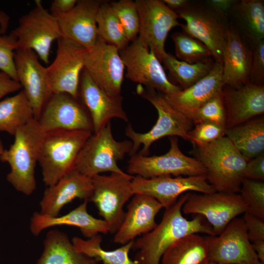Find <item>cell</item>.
I'll list each match as a JSON object with an SVG mask.
<instances>
[{
  "label": "cell",
  "mask_w": 264,
  "mask_h": 264,
  "mask_svg": "<svg viewBox=\"0 0 264 264\" xmlns=\"http://www.w3.org/2000/svg\"><path fill=\"white\" fill-rule=\"evenodd\" d=\"M189 193L183 194L172 206L165 209L161 221L149 232L133 241L132 249L136 250L137 264H161L163 255L177 240L193 233L215 236L211 226L203 222L198 215L188 220L182 214V207Z\"/></svg>",
  "instance_id": "6da1fadb"
},
{
  "label": "cell",
  "mask_w": 264,
  "mask_h": 264,
  "mask_svg": "<svg viewBox=\"0 0 264 264\" xmlns=\"http://www.w3.org/2000/svg\"><path fill=\"white\" fill-rule=\"evenodd\" d=\"M193 154L205 169L206 179L216 192H240L248 161L227 136L194 146Z\"/></svg>",
  "instance_id": "7a4b0ae2"
},
{
  "label": "cell",
  "mask_w": 264,
  "mask_h": 264,
  "mask_svg": "<svg viewBox=\"0 0 264 264\" xmlns=\"http://www.w3.org/2000/svg\"><path fill=\"white\" fill-rule=\"evenodd\" d=\"M44 134L38 120L33 118L18 129L13 143L0 156V160L11 168L7 180L17 191L27 196L36 189L35 169Z\"/></svg>",
  "instance_id": "3957f363"
},
{
  "label": "cell",
  "mask_w": 264,
  "mask_h": 264,
  "mask_svg": "<svg viewBox=\"0 0 264 264\" xmlns=\"http://www.w3.org/2000/svg\"><path fill=\"white\" fill-rule=\"evenodd\" d=\"M92 132L83 130L45 132L38 162L47 187L75 169L77 157Z\"/></svg>",
  "instance_id": "277c9868"
},
{
  "label": "cell",
  "mask_w": 264,
  "mask_h": 264,
  "mask_svg": "<svg viewBox=\"0 0 264 264\" xmlns=\"http://www.w3.org/2000/svg\"><path fill=\"white\" fill-rule=\"evenodd\" d=\"M137 92L155 108L158 113V118L152 129L144 133L136 132L130 124L128 125L125 134L133 144L131 155L136 154L141 145L142 148L138 154L148 155L151 145L165 136H179L189 141L188 132L192 130L193 123L173 108L162 93L153 89H144L140 85L137 88Z\"/></svg>",
  "instance_id": "5b68a950"
},
{
  "label": "cell",
  "mask_w": 264,
  "mask_h": 264,
  "mask_svg": "<svg viewBox=\"0 0 264 264\" xmlns=\"http://www.w3.org/2000/svg\"><path fill=\"white\" fill-rule=\"evenodd\" d=\"M132 146L131 140L114 139L109 122L87 139L77 157L75 169L90 178L105 172L124 174L117 162L127 154L131 155Z\"/></svg>",
  "instance_id": "8992f818"
},
{
  "label": "cell",
  "mask_w": 264,
  "mask_h": 264,
  "mask_svg": "<svg viewBox=\"0 0 264 264\" xmlns=\"http://www.w3.org/2000/svg\"><path fill=\"white\" fill-rule=\"evenodd\" d=\"M186 22L180 24L183 32L198 40L211 51L214 62L222 65L229 23L228 19L205 1H191L176 11Z\"/></svg>",
  "instance_id": "52a82bcc"
},
{
  "label": "cell",
  "mask_w": 264,
  "mask_h": 264,
  "mask_svg": "<svg viewBox=\"0 0 264 264\" xmlns=\"http://www.w3.org/2000/svg\"><path fill=\"white\" fill-rule=\"evenodd\" d=\"M133 177L126 173H111L91 178L93 189L89 201L95 204L111 234H115L122 224L124 205L135 194L132 185Z\"/></svg>",
  "instance_id": "ba28073f"
},
{
  "label": "cell",
  "mask_w": 264,
  "mask_h": 264,
  "mask_svg": "<svg viewBox=\"0 0 264 264\" xmlns=\"http://www.w3.org/2000/svg\"><path fill=\"white\" fill-rule=\"evenodd\" d=\"M169 138L170 148L164 154L150 156L136 153L130 155L128 174L145 178L166 176H206V171L203 165L196 158L181 152L176 136Z\"/></svg>",
  "instance_id": "9c48e42d"
},
{
  "label": "cell",
  "mask_w": 264,
  "mask_h": 264,
  "mask_svg": "<svg viewBox=\"0 0 264 264\" xmlns=\"http://www.w3.org/2000/svg\"><path fill=\"white\" fill-rule=\"evenodd\" d=\"M17 39V49H30L45 64L49 62L52 43L61 37L57 19L44 9L41 0L19 19L11 32Z\"/></svg>",
  "instance_id": "30bf717a"
},
{
  "label": "cell",
  "mask_w": 264,
  "mask_h": 264,
  "mask_svg": "<svg viewBox=\"0 0 264 264\" xmlns=\"http://www.w3.org/2000/svg\"><path fill=\"white\" fill-rule=\"evenodd\" d=\"M119 54L126 68V77L132 81L163 94L182 89L169 80L159 60L137 37Z\"/></svg>",
  "instance_id": "8fae6325"
},
{
  "label": "cell",
  "mask_w": 264,
  "mask_h": 264,
  "mask_svg": "<svg viewBox=\"0 0 264 264\" xmlns=\"http://www.w3.org/2000/svg\"><path fill=\"white\" fill-rule=\"evenodd\" d=\"M135 2L139 18L137 38L162 62L166 54V39L173 28L180 26L179 17L161 0H136Z\"/></svg>",
  "instance_id": "7c38bea8"
},
{
  "label": "cell",
  "mask_w": 264,
  "mask_h": 264,
  "mask_svg": "<svg viewBox=\"0 0 264 264\" xmlns=\"http://www.w3.org/2000/svg\"><path fill=\"white\" fill-rule=\"evenodd\" d=\"M247 211V206L240 194L218 192L189 193L182 207L185 214L204 216L215 236L220 235L232 220Z\"/></svg>",
  "instance_id": "4fadbf2b"
},
{
  "label": "cell",
  "mask_w": 264,
  "mask_h": 264,
  "mask_svg": "<svg viewBox=\"0 0 264 264\" xmlns=\"http://www.w3.org/2000/svg\"><path fill=\"white\" fill-rule=\"evenodd\" d=\"M57 41L55 58L46 67L51 91L67 93L78 99L80 76L88 49L63 37Z\"/></svg>",
  "instance_id": "5bb4252c"
},
{
  "label": "cell",
  "mask_w": 264,
  "mask_h": 264,
  "mask_svg": "<svg viewBox=\"0 0 264 264\" xmlns=\"http://www.w3.org/2000/svg\"><path fill=\"white\" fill-rule=\"evenodd\" d=\"M84 68L106 92L113 96L121 95L125 66L116 47L98 36L94 45L88 49Z\"/></svg>",
  "instance_id": "9a60e30c"
},
{
  "label": "cell",
  "mask_w": 264,
  "mask_h": 264,
  "mask_svg": "<svg viewBox=\"0 0 264 264\" xmlns=\"http://www.w3.org/2000/svg\"><path fill=\"white\" fill-rule=\"evenodd\" d=\"M44 132L58 131L93 132L90 116L82 103L65 93H53L38 119Z\"/></svg>",
  "instance_id": "2e32d148"
},
{
  "label": "cell",
  "mask_w": 264,
  "mask_h": 264,
  "mask_svg": "<svg viewBox=\"0 0 264 264\" xmlns=\"http://www.w3.org/2000/svg\"><path fill=\"white\" fill-rule=\"evenodd\" d=\"M211 263L254 264L258 260L242 218H235L218 236L206 237Z\"/></svg>",
  "instance_id": "e0dca14e"
},
{
  "label": "cell",
  "mask_w": 264,
  "mask_h": 264,
  "mask_svg": "<svg viewBox=\"0 0 264 264\" xmlns=\"http://www.w3.org/2000/svg\"><path fill=\"white\" fill-rule=\"evenodd\" d=\"M135 194H145L155 198L162 208L174 205L180 196L189 191L201 193L216 192L204 176H161L145 178L138 176L132 181Z\"/></svg>",
  "instance_id": "ac0fdd59"
},
{
  "label": "cell",
  "mask_w": 264,
  "mask_h": 264,
  "mask_svg": "<svg viewBox=\"0 0 264 264\" xmlns=\"http://www.w3.org/2000/svg\"><path fill=\"white\" fill-rule=\"evenodd\" d=\"M38 59L36 53L30 49L18 48L14 54L18 81L23 88L32 107L34 118L37 120L53 94L46 68Z\"/></svg>",
  "instance_id": "d6986e66"
},
{
  "label": "cell",
  "mask_w": 264,
  "mask_h": 264,
  "mask_svg": "<svg viewBox=\"0 0 264 264\" xmlns=\"http://www.w3.org/2000/svg\"><path fill=\"white\" fill-rule=\"evenodd\" d=\"M79 97L90 116L93 133L105 127L113 118L128 121L122 105L123 97L106 92L93 81L85 68L80 76Z\"/></svg>",
  "instance_id": "ffe728a7"
},
{
  "label": "cell",
  "mask_w": 264,
  "mask_h": 264,
  "mask_svg": "<svg viewBox=\"0 0 264 264\" xmlns=\"http://www.w3.org/2000/svg\"><path fill=\"white\" fill-rule=\"evenodd\" d=\"M102 2L98 0H79L69 12L56 17L61 37L72 41L88 49L92 47L98 37L96 17Z\"/></svg>",
  "instance_id": "44dd1931"
},
{
  "label": "cell",
  "mask_w": 264,
  "mask_h": 264,
  "mask_svg": "<svg viewBox=\"0 0 264 264\" xmlns=\"http://www.w3.org/2000/svg\"><path fill=\"white\" fill-rule=\"evenodd\" d=\"M162 208L153 197L135 194L127 206L123 221L114 234L113 242L124 245L152 230L157 225L155 218Z\"/></svg>",
  "instance_id": "7402d4cb"
},
{
  "label": "cell",
  "mask_w": 264,
  "mask_h": 264,
  "mask_svg": "<svg viewBox=\"0 0 264 264\" xmlns=\"http://www.w3.org/2000/svg\"><path fill=\"white\" fill-rule=\"evenodd\" d=\"M92 189L91 178L74 169L54 185L47 187L40 203V213L57 217L65 205L76 198L89 201Z\"/></svg>",
  "instance_id": "603a6c76"
},
{
  "label": "cell",
  "mask_w": 264,
  "mask_h": 264,
  "mask_svg": "<svg viewBox=\"0 0 264 264\" xmlns=\"http://www.w3.org/2000/svg\"><path fill=\"white\" fill-rule=\"evenodd\" d=\"M222 65L216 62L210 72L189 88L163 94L168 103L187 118L196 109L222 92Z\"/></svg>",
  "instance_id": "cb8c5ba5"
},
{
  "label": "cell",
  "mask_w": 264,
  "mask_h": 264,
  "mask_svg": "<svg viewBox=\"0 0 264 264\" xmlns=\"http://www.w3.org/2000/svg\"><path fill=\"white\" fill-rule=\"evenodd\" d=\"M226 128L242 124L264 112V85L250 82L239 88H223Z\"/></svg>",
  "instance_id": "d4e9b609"
},
{
  "label": "cell",
  "mask_w": 264,
  "mask_h": 264,
  "mask_svg": "<svg viewBox=\"0 0 264 264\" xmlns=\"http://www.w3.org/2000/svg\"><path fill=\"white\" fill-rule=\"evenodd\" d=\"M253 50L229 22L222 58L224 86L239 88L249 82Z\"/></svg>",
  "instance_id": "484cf974"
},
{
  "label": "cell",
  "mask_w": 264,
  "mask_h": 264,
  "mask_svg": "<svg viewBox=\"0 0 264 264\" xmlns=\"http://www.w3.org/2000/svg\"><path fill=\"white\" fill-rule=\"evenodd\" d=\"M88 202L84 201L77 207L62 216L51 217L39 212L34 213L30 219L31 232L34 235L38 236L47 228L66 225L78 227L83 236L88 239L100 233H108L109 229L106 221L88 213Z\"/></svg>",
  "instance_id": "4316f807"
},
{
  "label": "cell",
  "mask_w": 264,
  "mask_h": 264,
  "mask_svg": "<svg viewBox=\"0 0 264 264\" xmlns=\"http://www.w3.org/2000/svg\"><path fill=\"white\" fill-rule=\"evenodd\" d=\"M242 39L253 50L264 40V0H237L228 19Z\"/></svg>",
  "instance_id": "83f0119b"
},
{
  "label": "cell",
  "mask_w": 264,
  "mask_h": 264,
  "mask_svg": "<svg viewBox=\"0 0 264 264\" xmlns=\"http://www.w3.org/2000/svg\"><path fill=\"white\" fill-rule=\"evenodd\" d=\"M94 259L79 252L68 236L58 230L48 232L44 250L36 264H98Z\"/></svg>",
  "instance_id": "f1b7e54d"
},
{
  "label": "cell",
  "mask_w": 264,
  "mask_h": 264,
  "mask_svg": "<svg viewBox=\"0 0 264 264\" xmlns=\"http://www.w3.org/2000/svg\"><path fill=\"white\" fill-rule=\"evenodd\" d=\"M211 262L206 237L187 235L172 243L163 255L161 264H209Z\"/></svg>",
  "instance_id": "f546056e"
},
{
  "label": "cell",
  "mask_w": 264,
  "mask_h": 264,
  "mask_svg": "<svg viewBox=\"0 0 264 264\" xmlns=\"http://www.w3.org/2000/svg\"><path fill=\"white\" fill-rule=\"evenodd\" d=\"M225 136L248 161L264 153V117L254 118L240 125L227 128Z\"/></svg>",
  "instance_id": "4dcf8cb0"
},
{
  "label": "cell",
  "mask_w": 264,
  "mask_h": 264,
  "mask_svg": "<svg viewBox=\"0 0 264 264\" xmlns=\"http://www.w3.org/2000/svg\"><path fill=\"white\" fill-rule=\"evenodd\" d=\"M35 118L32 107L24 90L0 101V132L12 135Z\"/></svg>",
  "instance_id": "1f68e13d"
},
{
  "label": "cell",
  "mask_w": 264,
  "mask_h": 264,
  "mask_svg": "<svg viewBox=\"0 0 264 264\" xmlns=\"http://www.w3.org/2000/svg\"><path fill=\"white\" fill-rule=\"evenodd\" d=\"M133 241L116 249L108 250L102 247V237L100 234L87 240L78 237H74L71 240L77 250L103 264H137L129 257Z\"/></svg>",
  "instance_id": "d6a6232c"
},
{
  "label": "cell",
  "mask_w": 264,
  "mask_h": 264,
  "mask_svg": "<svg viewBox=\"0 0 264 264\" xmlns=\"http://www.w3.org/2000/svg\"><path fill=\"white\" fill-rule=\"evenodd\" d=\"M162 62L171 75L183 88L182 89L189 88L206 76L215 63L211 59L205 62L189 64L178 60L167 53Z\"/></svg>",
  "instance_id": "836d02e7"
},
{
  "label": "cell",
  "mask_w": 264,
  "mask_h": 264,
  "mask_svg": "<svg viewBox=\"0 0 264 264\" xmlns=\"http://www.w3.org/2000/svg\"><path fill=\"white\" fill-rule=\"evenodd\" d=\"M98 36L120 51L129 44L125 31L110 3L102 2L96 17Z\"/></svg>",
  "instance_id": "e575fe53"
},
{
  "label": "cell",
  "mask_w": 264,
  "mask_h": 264,
  "mask_svg": "<svg viewBox=\"0 0 264 264\" xmlns=\"http://www.w3.org/2000/svg\"><path fill=\"white\" fill-rule=\"evenodd\" d=\"M171 38L175 44L176 55L180 61L195 64L213 58L205 45L187 34L177 32L173 34Z\"/></svg>",
  "instance_id": "d590c367"
},
{
  "label": "cell",
  "mask_w": 264,
  "mask_h": 264,
  "mask_svg": "<svg viewBox=\"0 0 264 264\" xmlns=\"http://www.w3.org/2000/svg\"><path fill=\"white\" fill-rule=\"evenodd\" d=\"M188 118L195 124L210 122L226 127V111L223 91L194 110Z\"/></svg>",
  "instance_id": "8d00e7d4"
},
{
  "label": "cell",
  "mask_w": 264,
  "mask_h": 264,
  "mask_svg": "<svg viewBox=\"0 0 264 264\" xmlns=\"http://www.w3.org/2000/svg\"><path fill=\"white\" fill-rule=\"evenodd\" d=\"M110 7L122 25L129 41L137 37L139 18L135 1L120 0L110 2Z\"/></svg>",
  "instance_id": "74e56055"
},
{
  "label": "cell",
  "mask_w": 264,
  "mask_h": 264,
  "mask_svg": "<svg viewBox=\"0 0 264 264\" xmlns=\"http://www.w3.org/2000/svg\"><path fill=\"white\" fill-rule=\"evenodd\" d=\"M240 195L247 206V212L264 220V183L244 178Z\"/></svg>",
  "instance_id": "f35d334b"
},
{
  "label": "cell",
  "mask_w": 264,
  "mask_h": 264,
  "mask_svg": "<svg viewBox=\"0 0 264 264\" xmlns=\"http://www.w3.org/2000/svg\"><path fill=\"white\" fill-rule=\"evenodd\" d=\"M17 48L16 37L11 33L9 35L4 34L0 25V70L18 82L14 61Z\"/></svg>",
  "instance_id": "ab89813d"
},
{
  "label": "cell",
  "mask_w": 264,
  "mask_h": 264,
  "mask_svg": "<svg viewBox=\"0 0 264 264\" xmlns=\"http://www.w3.org/2000/svg\"><path fill=\"white\" fill-rule=\"evenodd\" d=\"M226 127L210 122L196 124L188 132L189 141L194 146L208 144L225 135Z\"/></svg>",
  "instance_id": "60d3db41"
},
{
  "label": "cell",
  "mask_w": 264,
  "mask_h": 264,
  "mask_svg": "<svg viewBox=\"0 0 264 264\" xmlns=\"http://www.w3.org/2000/svg\"><path fill=\"white\" fill-rule=\"evenodd\" d=\"M249 82L255 85H264V40L260 41L253 49Z\"/></svg>",
  "instance_id": "b9f144b4"
},
{
  "label": "cell",
  "mask_w": 264,
  "mask_h": 264,
  "mask_svg": "<svg viewBox=\"0 0 264 264\" xmlns=\"http://www.w3.org/2000/svg\"><path fill=\"white\" fill-rule=\"evenodd\" d=\"M242 219L250 242L264 240V220L247 212Z\"/></svg>",
  "instance_id": "7bdbcfd3"
},
{
  "label": "cell",
  "mask_w": 264,
  "mask_h": 264,
  "mask_svg": "<svg viewBox=\"0 0 264 264\" xmlns=\"http://www.w3.org/2000/svg\"><path fill=\"white\" fill-rule=\"evenodd\" d=\"M243 177L245 178L256 180H264V153L250 159L247 161L243 173Z\"/></svg>",
  "instance_id": "ee69618b"
},
{
  "label": "cell",
  "mask_w": 264,
  "mask_h": 264,
  "mask_svg": "<svg viewBox=\"0 0 264 264\" xmlns=\"http://www.w3.org/2000/svg\"><path fill=\"white\" fill-rule=\"evenodd\" d=\"M21 88L19 82L13 80L6 73L0 71V101L4 96L18 91Z\"/></svg>",
  "instance_id": "f6af8a7d"
},
{
  "label": "cell",
  "mask_w": 264,
  "mask_h": 264,
  "mask_svg": "<svg viewBox=\"0 0 264 264\" xmlns=\"http://www.w3.org/2000/svg\"><path fill=\"white\" fill-rule=\"evenodd\" d=\"M77 1V0H54L51 2L49 13L56 18L71 10Z\"/></svg>",
  "instance_id": "bcb514c9"
},
{
  "label": "cell",
  "mask_w": 264,
  "mask_h": 264,
  "mask_svg": "<svg viewBox=\"0 0 264 264\" xmlns=\"http://www.w3.org/2000/svg\"><path fill=\"white\" fill-rule=\"evenodd\" d=\"M236 0H207L206 2L216 12L228 19L230 12Z\"/></svg>",
  "instance_id": "7dc6e473"
},
{
  "label": "cell",
  "mask_w": 264,
  "mask_h": 264,
  "mask_svg": "<svg viewBox=\"0 0 264 264\" xmlns=\"http://www.w3.org/2000/svg\"><path fill=\"white\" fill-rule=\"evenodd\" d=\"M163 2L171 9L175 12L187 5L188 0H162Z\"/></svg>",
  "instance_id": "c3c4849f"
},
{
  "label": "cell",
  "mask_w": 264,
  "mask_h": 264,
  "mask_svg": "<svg viewBox=\"0 0 264 264\" xmlns=\"http://www.w3.org/2000/svg\"><path fill=\"white\" fill-rule=\"evenodd\" d=\"M251 244L258 260L264 263V240L254 241Z\"/></svg>",
  "instance_id": "681fc988"
},
{
  "label": "cell",
  "mask_w": 264,
  "mask_h": 264,
  "mask_svg": "<svg viewBox=\"0 0 264 264\" xmlns=\"http://www.w3.org/2000/svg\"><path fill=\"white\" fill-rule=\"evenodd\" d=\"M9 17L2 11L0 12V25L1 30L5 34L8 24Z\"/></svg>",
  "instance_id": "f907efd6"
},
{
  "label": "cell",
  "mask_w": 264,
  "mask_h": 264,
  "mask_svg": "<svg viewBox=\"0 0 264 264\" xmlns=\"http://www.w3.org/2000/svg\"><path fill=\"white\" fill-rule=\"evenodd\" d=\"M3 151H4V149L3 147V144H2L1 140L0 138V156L2 154Z\"/></svg>",
  "instance_id": "816d5d0a"
},
{
  "label": "cell",
  "mask_w": 264,
  "mask_h": 264,
  "mask_svg": "<svg viewBox=\"0 0 264 264\" xmlns=\"http://www.w3.org/2000/svg\"><path fill=\"white\" fill-rule=\"evenodd\" d=\"M254 264H264V263L261 262L258 260Z\"/></svg>",
  "instance_id": "f5cc1de1"
},
{
  "label": "cell",
  "mask_w": 264,
  "mask_h": 264,
  "mask_svg": "<svg viewBox=\"0 0 264 264\" xmlns=\"http://www.w3.org/2000/svg\"><path fill=\"white\" fill-rule=\"evenodd\" d=\"M215 264V263H210V264Z\"/></svg>",
  "instance_id": "db71d44e"
}]
</instances>
